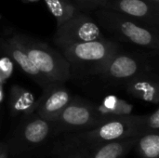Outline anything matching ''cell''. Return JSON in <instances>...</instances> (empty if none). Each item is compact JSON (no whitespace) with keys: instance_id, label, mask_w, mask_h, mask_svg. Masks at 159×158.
Here are the masks:
<instances>
[{"instance_id":"e0dca14e","label":"cell","mask_w":159,"mask_h":158,"mask_svg":"<svg viewBox=\"0 0 159 158\" xmlns=\"http://www.w3.org/2000/svg\"><path fill=\"white\" fill-rule=\"evenodd\" d=\"M141 158H159L158 132L144 133L137 137L133 147Z\"/></svg>"},{"instance_id":"5b68a950","label":"cell","mask_w":159,"mask_h":158,"mask_svg":"<svg viewBox=\"0 0 159 158\" xmlns=\"http://www.w3.org/2000/svg\"><path fill=\"white\" fill-rule=\"evenodd\" d=\"M104 123L95 103L80 97H73L57 119L51 122L52 136L93 129Z\"/></svg>"},{"instance_id":"30bf717a","label":"cell","mask_w":159,"mask_h":158,"mask_svg":"<svg viewBox=\"0 0 159 158\" xmlns=\"http://www.w3.org/2000/svg\"><path fill=\"white\" fill-rule=\"evenodd\" d=\"M140 136V135H139ZM138 137V136H137ZM137 137L53 153L56 158H125L133 149Z\"/></svg>"},{"instance_id":"52a82bcc","label":"cell","mask_w":159,"mask_h":158,"mask_svg":"<svg viewBox=\"0 0 159 158\" xmlns=\"http://www.w3.org/2000/svg\"><path fill=\"white\" fill-rule=\"evenodd\" d=\"M147 72H152V66L145 56L118 50L107 61L98 76L113 86L124 87L132 78Z\"/></svg>"},{"instance_id":"3957f363","label":"cell","mask_w":159,"mask_h":158,"mask_svg":"<svg viewBox=\"0 0 159 158\" xmlns=\"http://www.w3.org/2000/svg\"><path fill=\"white\" fill-rule=\"evenodd\" d=\"M95 16L102 31L107 32L115 38L134 46L158 50V30L105 8H97Z\"/></svg>"},{"instance_id":"7c38bea8","label":"cell","mask_w":159,"mask_h":158,"mask_svg":"<svg viewBox=\"0 0 159 158\" xmlns=\"http://www.w3.org/2000/svg\"><path fill=\"white\" fill-rule=\"evenodd\" d=\"M0 49L13 61H15L20 67V69L42 88H44L49 83L41 74V72L34 65L25 49L14 37L12 33L0 39Z\"/></svg>"},{"instance_id":"d6986e66","label":"cell","mask_w":159,"mask_h":158,"mask_svg":"<svg viewBox=\"0 0 159 158\" xmlns=\"http://www.w3.org/2000/svg\"><path fill=\"white\" fill-rule=\"evenodd\" d=\"M77 7L81 9H87V10H93L97 9L101 7V4L103 0H72Z\"/></svg>"},{"instance_id":"ac0fdd59","label":"cell","mask_w":159,"mask_h":158,"mask_svg":"<svg viewBox=\"0 0 159 158\" xmlns=\"http://www.w3.org/2000/svg\"><path fill=\"white\" fill-rule=\"evenodd\" d=\"M141 127L143 133L159 131V109H156L149 115H141Z\"/></svg>"},{"instance_id":"ffe728a7","label":"cell","mask_w":159,"mask_h":158,"mask_svg":"<svg viewBox=\"0 0 159 158\" xmlns=\"http://www.w3.org/2000/svg\"><path fill=\"white\" fill-rule=\"evenodd\" d=\"M6 152H7L6 143H0V156H1L4 153H6Z\"/></svg>"},{"instance_id":"2e32d148","label":"cell","mask_w":159,"mask_h":158,"mask_svg":"<svg viewBox=\"0 0 159 158\" xmlns=\"http://www.w3.org/2000/svg\"><path fill=\"white\" fill-rule=\"evenodd\" d=\"M48 10L56 19L57 26L64 23L81 10L72 0H44Z\"/></svg>"},{"instance_id":"7a4b0ae2","label":"cell","mask_w":159,"mask_h":158,"mask_svg":"<svg viewBox=\"0 0 159 158\" xmlns=\"http://www.w3.org/2000/svg\"><path fill=\"white\" fill-rule=\"evenodd\" d=\"M118 50L119 45L107 38L61 48L69 64L70 76L75 78L99 75L107 61Z\"/></svg>"},{"instance_id":"8992f818","label":"cell","mask_w":159,"mask_h":158,"mask_svg":"<svg viewBox=\"0 0 159 158\" xmlns=\"http://www.w3.org/2000/svg\"><path fill=\"white\" fill-rule=\"evenodd\" d=\"M52 136L51 122L35 114L21 118V122L13 131L7 145V154L20 156L40 147Z\"/></svg>"},{"instance_id":"8fae6325","label":"cell","mask_w":159,"mask_h":158,"mask_svg":"<svg viewBox=\"0 0 159 158\" xmlns=\"http://www.w3.org/2000/svg\"><path fill=\"white\" fill-rule=\"evenodd\" d=\"M42 89V95L36 100L34 114L47 121L53 122L71 102L73 96L61 82H50Z\"/></svg>"},{"instance_id":"9c48e42d","label":"cell","mask_w":159,"mask_h":158,"mask_svg":"<svg viewBox=\"0 0 159 158\" xmlns=\"http://www.w3.org/2000/svg\"><path fill=\"white\" fill-rule=\"evenodd\" d=\"M99 8L120 13L159 30V5L147 0H103Z\"/></svg>"},{"instance_id":"6da1fadb","label":"cell","mask_w":159,"mask_h":158,"mask_svg":"<svg viewBox=\"0 0 159 158\" xmlns=\"http://www.w3.org/2000/svg\"><path fill=\"white\" fill-rule=\"evenodd\" d=\"M140 117L141 115H129L106 121L88 130L62 133L61 134V138L54 145L53 153L108 143L144 134L141 127Z\"/></svg>"},{"instance_id":"5bb4252c","label":"cell","mask_w":159,"mask_h":158,"mask_svg":"<svg viewBox=\"0 0 159 158\" xmlns=\"http://www.w3.org/2000/svg\"><path fill=\"white\" fill-rule=\"evenodd\" d=\"M36 100L33 93L19 85H13L8 95V110L12 117H27L34 114Z\"/></svg>"},{"instance_id":"7402d4cb","label":"cell","mask_w":159,"mask_h":158,"mask_svg":"<svg viewBox=\"0 0 159 158\" xmlns=\"http://www.w3.org/2000/svg\"><path fill=\"white\" fill-rule=\"evenodd\" d=\"M149 2H152L154 4H157V5H159V0H147Z\"/></svg>"},{"instance_id":"4fadbf2b","label":"cell","mask_w":159,"mask_h":158,"mask_svg":"<svg viewBox=\"0 0 159 158\" xmlns=\"http://www.w3.org/2000/svg\"><path fill=\"white\" fill-rule=\"evenodd\" d=\"M127 93L136 99L154 104L159 102V81L156 74H142L124 85Z\"/></svg>"},{"instance_id":"277c9868","label":"cell","mask_w":159,"mask_h":158,"mask_svg":"<svg viewBox=\"0 0 159 158\" xmlns=\"http://www.w3.org/2000/svg\"><path fill=\"white\" fill-rule=\"evenodd\" d=\"M11 33L25 49L34 65L49 83H65L71 78L69 64L61 51L27 34L18 32Z\"/></svg>"},{"instance_id":"ba28073f","label":"cell","mask_w":159,"mask_h":158,"mask_svg":"<svg viewBox=\"0 0 159 158\" xmlns=\"http://www.w3.org/2000/svg\"><path fill=\"white\" fill-rule=\"evenodd\" d=\"M103 38L105 36L97 21L90 16L79 12L64 23L57 26L53 42L61 49L71 45Z\"/></svg>"},{"instance_id":"9a60e30c","label":"cell","mask_w":159,"mask_h":158,"mask_svg":"<svg viewBox=\"0 0 159 158\" xmlns=\"http://www.w3.org/2000/svg\"><path fill=\"white\" fill-rule=\"evenodd\" d=\"M95 106L104 122L131 115L133 110L132 104L116 96H107Z\"/></svg>"},{"instance_id":"44dd1931","label":"cell","mask_w":159,"mask_h":158,"mask_svg":"<svg viewBox=\"0 0 159 158\" xmlns=\"http://www.w3.org/2000/svg\"><path fill=\"white\" fill-rule=\"evenodd\" d=\"M7 156H8V154H7V152H6V153H4V154L0 156V158H7Z\"/></svg>"}]
</instances>
